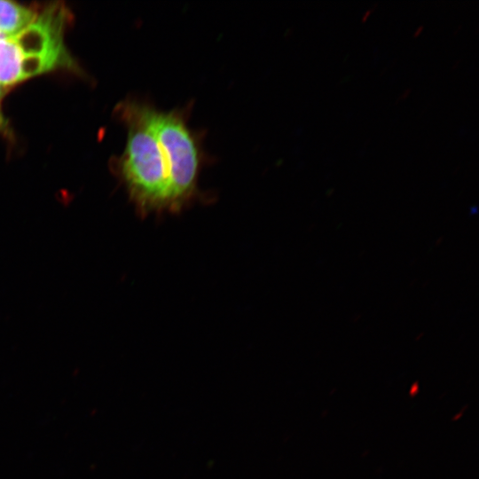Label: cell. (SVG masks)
<instances>
[{"instance_id": "obj_1", "label": "cell", "mask_w": 479, "mask_h": 479, "mask_svg": "<svg viewBox=\"0 0 479 479\" xmlns=\"http://www.w3.org/2000/svg\"><path fill=\"white\" fill-rule=\"evenodd\" d=\"M152 109L146 103L129 102L122 111L128 135L118 170L142 217L172 213L169 172L153 125Z\"/></svg>"}, {"instance_id": "obj_8", "label": "cell", "mask_w": 479, "mask_h": 479, "mask_svg": "<svg viewBox=\"0 0 479 479\" xmlns=\"http://www.w3.org/2000/svg\"><path fill=\"white\" fill-rule=\"evenodd\" d=\"M423 29V26L420 25L417 29L416 31L413 33V36H417L419 35V33Z\"/></svg>"}, {"instance_id": "obj_6", "label": "cell", "mask_w": 479, "mask_h": 479, "mask_svg": "<svg viewBox=\"0 0 479 479\" xmlns=\"http://www.w3.org/2000/svg\"><path fill=\"white\" fill-rule=\"evenodd\" d=\"M376 5H377V4H375L374 6H373V8L368 9V10L365 12V14H364L363 17H362V21H365V20L367 19V17L369 16L370 12L374 9V7H375Z\"/></svg>"}, {"instance_id": "obj_5", "label": "cell", "mask_w": 479, "mask_h": 479, "mask_svg": "<svg viewBox=\"0 0 479 479\" xmlns=\"http://www.w3.org/2000/svg\"><path fill=\"white\" fill-rule=\"evenodd\" d=\"M5 125H6V122L0 111V130H4L6 127Z\"/></svg>"}, {"instance_id": "obj_7", "label": "cell", "mask_w": 479, "mask_h": 479, "mask_svg": "<svg viewBox=\"0 0 479 479\" xmlns=\"http://www.w3.org/2000/svg\"><path fill=\"white\" fill-rule=\"evenodd\" d=\"M410 91H411V89H410V88L407 89V90H405L404 91V93L397 98V101H398L399 99H401V98H405V97L409 94Z\"/></svg>"}, {"instance_id": "obj_2", "label": "cell", "mask_w": 479, "mask_h": 479, "mask_svg": "<svg viewBox=\"0 0 479 479\" xmlns=\"http://www.w3.org/2000/svg\"><path fill=\"white\" fill-rule=\"evenodd\" d=\"M67 16L64 7L52 5L20 33L0 40L1 85L71 65L63 41Z\"/></svg>"}, {"instance_id": "obj_4", "label": "cell", "mask_w": 479, "mask_h": 479, "mask_svg": "<svg viewBox=\"0 0 479 479\" xmlns=\"http://www.w3.org/2000/svg\"><path fill=\"white\" fill-rule=\"evenodd\" d=\"M36 14L29 8L11 1L0 0V31L12 36L27 26L36 18Z\"/></svg>"}, {"instance_id": "obj_9", "label": "cell", "mask_w": 479, "mask_h": 479, "mask_svg": "<svg viewBox=\"0 0 479 479\" xmlns=\"http://www.w3.org/2000/svg\"><path fill=\"white\" fill-rule=\"evenodd\" d=\"M4 94V86L0 84V100Z\"/></svg>"}, {"instance_id": "obj_3", "label": "cell", "mask_w": 479, "mask_h": 479, "mask_svg": "<svg viewBox=\"0 0 479 479\" xmlns=\"http://www.w3.org/2000/svg\"><path fill=\"white\" fill-rule=\"evenodd\" d=\"M187 113L180 109L168 112L152 109V122L163 149L169 172L172 214L182 212L203 199L198 188L202 164L200 136L187 125Z\"/></svg>"}, {"instance_id": "obj_10", "label": "cell", "mask_w": 479, "mask_h": 479, "mask_svg": "<svg viewBox=\"0 0 479 479\" xmlns=\"http://www.w3.org/2000/svg\"><path fill=\"white\" fill-rule=\"evenodd\" d=\"M10 37V35L0 31V40Z\"/></svg>"}]
</instances>
